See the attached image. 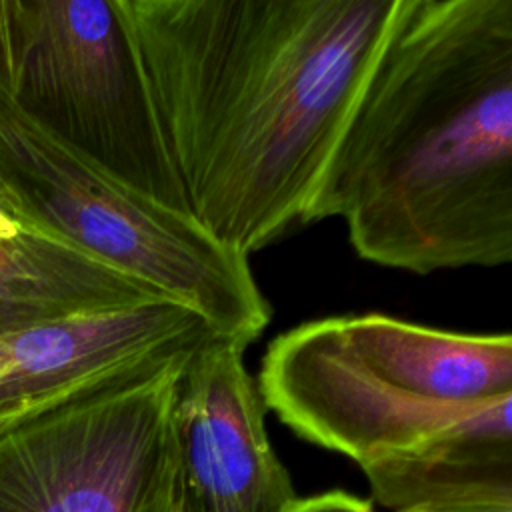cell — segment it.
<instances>
[{
	"label": "cell",
	"instance_id": "5",
	"mask_svg": "<svg viewBox=\"0 0 512 512\" xmlns=\"http://www.w3.org/2000/svg\"><path fill=\"white\" fill-rule=\"evenodd\" d=\"M190 352L2 422L0 512H136L172 456L174 384Z\"/></svg>",
	"mask_w": 512,
	"mask_h": 512
},
{
	"label": "cell",
	"instance_id": "9",
	"mask_svg": "<svg viewBox=\"0 0 512 512\" xmlns=\"http://www.w3.org/2000/svg\"><path fill=\"white\" fill-rule=\"evenodd\" d=\"M152 300L168 298L56 236H0V334Z\"/></svg>",
	"mask_w": 512,
	"mask_h": 512
},
{
	"label": "cell",
	"instance_id": "4",
	"mask_svg": "<svg viewBox=\"0 0 512 512\" xmlns=\"http://www.w3.org/2000/svg\"><path fill=\"white\" fill-rule=\"evenodd\" d=\"M0 84L54 140L190 212L118 0H0Z\"/></svg>",
	"mask_w": 512,
	"mask_h": 512
},
{
	"label": "cell",
	"instance_id": "8",
	"mask_svg": "<svg viewBox=\"0 0 512 512\" xmlns=\"http://www.w3.org/2000/svg\"><path fill=\"white\" fill-rule=\"evenodd\" d=\"M372 496L392 512L512 504L510 416L362 462Z\"/></svg>",
	"mask_w": 512,
	"mask_h": 512
},
{
	"label": "cell",
	"instance_id": "11",
	"mask_svg": "<svg viewBox=\"0 0 512 512\" xmlns=\"http://www.w3.org/2000/svg\"><path fill=\"white\" fill-rule=\"evenodd\" d=\"M286 512H374V508L364 498L352 496L342 490H332L304 500H296Z\"/></svg>",
	"mask_w": 512,
	"mask_h": 512
},
{
	"label": "cell",
	"instance_id": "6",
	"mask_svg": "<svg viewBox=\"0 0 512 512\" xmlns=\"http://www.w3.org/2000/svg\"><path fill=\"white\" fill-rule=\"evenodd\" d=\"M244 350L216 336L180 364L172 404L178 464L204 512H286L298 498L270 444Z\"/></svg>",
	"mask_w": 512,
	"mask_h": 512
},
{
	"label": "cell",
	"instance_id": "2",
	"mask_svg": "<svg viewBox=\"0 0 512 512\" xmlns=\"http://www.w3.org/2000/svg\"><path fill=\"white\" fill-rule=\"evenodd\" d=\"M332 216L378 266L512 262V0H400L312 208Z\"/></svg>",
	"mask_w": 512,
	"mask_h": 512
},
{
	"label": "cell",
	"instance_id": "1",
	"mask_svg": "<svg viewBox=\"0 0 512 512\" xmlns=\"http://www.w3.org/2000/svg\"><path fill=\"white\" fill-rule=\"evenodd\" d=\"M400 0H118L190 214L246 258L312 224Z\"/></svg>",
	"mask_w": 512,
	"mask_h": 512
},
{
	"label": "cell",
	"instance_id": "12",
	"mask_svg": "<svg viewBox=\"0 0 512 512\" xmlns=\"http://www.w3.org/2000/svg\"><path fill=\"white\" fill-rule=\"evenodd\" d=\"M48 234L38 224H34L20 208L0 192V236H20V234ZM52 236V234H50Z\"/></svg>",
	"mask_w": 512,
	"mask_h": 512
},
{
	"label": "cell",
	"instance_id": "14",
	"mask_svg": "<svg viewBox=\"0 0 512 512\" xmlns=\"http://www.w3.org/2000/svg\"><path fill=\"white\" fill-rule=\"evenodd\" d=\"M0 192H2V190H0Z\"/></svg>",
	"mask_w": 512,
	"mask_h": 512
},
{
	"label": "cell",
	"instance_id": "13",
	"mask_svg": "<svg viewBox=\"0 0 512 512\" xmlns=\"http://www.w3.org/2000/svg\"><path fill=\"white\" fill-rule=\"evenodd\" d=\"M428 512H512V504H492V506H466V508L428 510Z\"/></svg>",
	"mask_w": 512,
	"mask_h": 512
},
{
	"label": "cell",
	"instance_id": "7",
	"mask_svg": "<svg viewBox=\"0 0 512 512\" xmlns=\"http://www.w3.org/2000/svg\"><path fill=\"white\" fill-rule=\"evenodd\" d=\"M216 336L200 314L174 300L106 308L4 332L0 424L90 384L186 354Z\"/></svg>",
	"mask_w": 512,
	"mask_h": 512
},
{
	"label": "cell",
	"instance_id": "3",
	"mask_svg": "<svg viewBox=\"0 0 512 512\" xmlns=\"http://www.w3.org/2000/svg\"><path fill=\"white\" fill-rule=\"evenodd\" d=\"M0 190L44 232L194 310L244 348L272 318L244 254L190 212L130 188L54 140L2 84Z\"/></svg>",
	"mask_w": 512,
	"mask_h": 512
},
{
	"label": "cell",
	"instance_id": "10",
	"mask_svg": "<svg viewBox=\"0 0 512 512\" xmlns=\"http://www.w3.org/2000/svg\"><path fill=\"white\" fill-rule=\"evenodd\" d=\"M136 512H204L182 474L176 446Z\"/></svg>",
	"mask_w": 512,
	"mask_h": 512
}]
</instances>
